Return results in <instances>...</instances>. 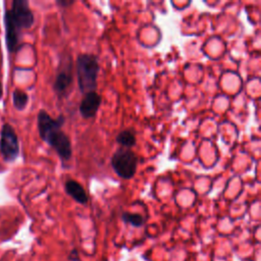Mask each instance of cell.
<instances>
[{"label":"cell","mask_w":261,"mask_h":261,"mask_svg":"<svg viewBox=\"0 0 261 261\" xmlns=\"http://www.w3.org/2000/svg\"><path fill=\"white\" fill-rule=\"evenodd\" d=\"M12 103L15 109L23 110L28 103H29V96L28 94L19 89H15L12 92Z\"/></svg>","instance_id":"cell-10"},{"label":"cell","mask_w":261,"mask_h":261,"mask_svg":"<svg viewBox=\"0 0 261 261\" xmlns=\"http://www.w3.org/2000/svg\"><path fill=\"white\" fill-rule=\"evenodd\" d=\"M2 95H3V88H2V84H1V81H0V99H1Z\"/></svg>","instance_id":"cell-14"},{"label":"cell","mask_w":261,"mask_h":261,"mask_svg":"<svg viewBox=\"0 0 261 261\" xmlns=\"http://www.w3.org/2000/svg\"><path fill=\"white\" fill-rule=\"evenodd\" d=\"M65 122L63 115L53 118L45 110H40L37 117V125L41 139L51 146L60 159L67 161L71 158L72 148L69 138L61 130Z\"/></svg>","instance_id":"cell-1"},{"label":"cell","mask_w":261,"mask_h":261,"mask_svg":"<svg viewBox=\"0 0 261 261\" xmlns=\"http://www.w3.org/2000/svg\"><path fill=\"white\" fill-rule=\"evenodd\" d=\"M116 142L123 147L130 148L136 144V136L132 129H124L116 136Z\"/></svg>","instance_id":"cell-11"},{"label":"cell","mask_w":261,"mask_h":261,"mask_svg":"<svg viewBox=\"0 0 261 261\" xmlns=\"http://www.w3.org/2000/svg\"><path fill=\"white\" fill-rule=\"evenodd\" d=\"M0 153L5 162H13L19 155V142L11 124L5 122L0 132Z\"/></svg>","instance_id":"cell-4"},{"label":"cell","mask_w":261,"mask_h":261,"mask_svg":"<svg viewBox=\"0 0 261 261\" xmlns=\"http://www.w3.org/2000/svg\"><path fill=\"white\" fill-rule=\"evenodd\" d=\"M122 220L126 223L132 224L133 226L139 227L141 225H143V223L145 222L144 217L141 214L138 213H130V212H124L121 216Z\"/></svg>","instance_id":"cell-12"},{"label":"cell","mask_w":261,"mask_h":261,"mask_svg":"<svg viewBox=\"0 0 261 261\" xmlns=\"http://www.w3.org/2000/svg\"><path fill=\"white\" fill-rule=\"evenodd\" d=\"M56 3H57L59 6H61V7H67V6H70V5L73 3V1H71V0H69V1H66V0H58Z\"/></svg>","instance_id":"cell-13"},{"label":"cell","mask_w":261,"mask_h":261,"mask_svg":"<svg viewBox=\"0 0 261 261\" xmlns=\"http://www.w3.org/2000/svg\"><path fill=\"white\" fill-rule=\"evenodd\" d=\"M102 99L101 96L96 93L95 91L86 93L85 97L80 103V113L84 118H92L96 115L100 105H101Z\"/></svg>","instance_id":"cell-7"},{"label":"cell","mask_w":261,"mask_h":261,"mask_svg":"<svg viewBox=\"0 0 261 261\" xmlns=\"http://www.w3.org/2000/svg\"><path fill=\"white\" fill-rule=\"evenodd\" d=\"M65 192L77 203L86 204L88 202V196L83 186L74 179H68L64 185Z\"/></svg>","instance_id":"cell-8"},{"label":"cell","mask_w":261,"mask_h":261,"mask_svg":"<svg viewBox=\"0 0 261 261\" xmlns=\"http://www.w3.org/2000/svg\"><path fill=\"white\" fill-rule=\"evenodd\" d=\"M71 83H72V74L70 73V71L62 70L57 73L53 84V89L57 95L62 97L66 95V92L68 91Z\"/></svg>","instance_id":"cell-9"},{"label":"cell","mask_w":261,"mask_h":261,"mask_svg":"<svg viewBox=\"0 0 261 261\" xmlns=\"http://www.w3.org/2000/svg\"><path fill=\"white\" fill-rule=\"evenodd\" d=\"M9 10L13 21L20 30L30 29L34 24V13L27 0H13Z\"/></svg>","instance_id":"cell-5"},{"label":"cell","mask_w":261,"mask_h":261,"mask_svg":"<svg viewBox=\"0 0 261 261\" xmlns=\"http://www.w3.org/2000/svg\"><path fill=\"white\" fill-rule=\"evenodd\" d=\"M3 20H4V28H5V43H6L7 50L10 53L16 52L19 48L21 30L13 21L9 9L5 10Z\"/></svg>","instance_id":"cell-6"},{"label":"cell","mask_w":261,"mask_h":261,"mask_svg":"<svg viewBox=\"0 0 261 261\" xmlns=\"http://www.w3.org/2000/svg\"><path fill=\"white\" fill-rule=\"evenodd\" d=\"M138 157L129 149L117 150L111 158V166L116 174L122 178H132L137 170Z\"/></svg>","instance_id":"cell-3"},{"label":"cell","mask_w":261,"mask_h":261,"mask_svg":"<svg viewBox=\"0 0 261 261\" xmlns=\"http://www.w3.org/2000/svg\"><path fill=\"white\" fill-rule=\"evenodd\" d=\"M99 64L96 56L81 54L76 58L77 85L82 93L93 92L97 88Z\"/></svg>","instance_id":"cell-2"}]
</instances>
